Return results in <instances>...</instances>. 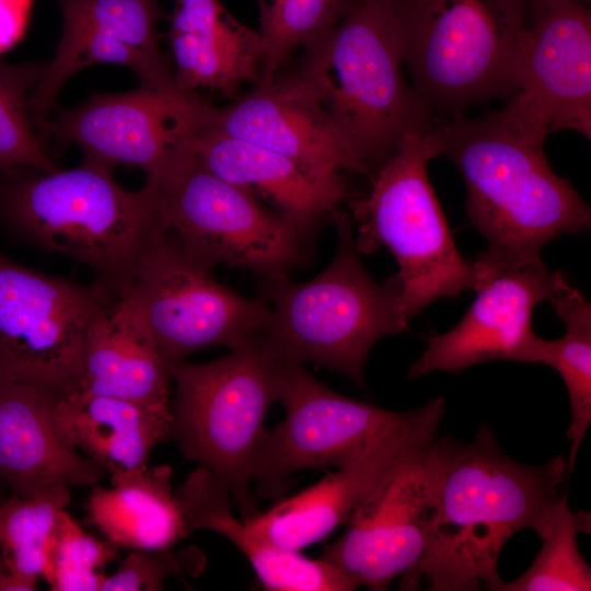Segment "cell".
<instances>
[{"mask_svg":"<svg viewBox=\"0 0 591 591\" xmlns=\"http://www.w3.org/2000/svg\"><path fill=\"white\" fill-rule=\"evenodd\" d=\"M189 532H218L246 557L265 590L351 591L358 580L324 558L312 559L255 534L233 513L225 485L199 465L174 491Z\"/></svg>","mask_w":591,"mask_h":591,"instance_id":"cell-23","label":"cell"},{"mask_svg":"<svg viewBox=\"0 0 591 591\" xmlns=\"http://www.w3.org/2000/svg\"><path fill=\"white\" fill-rule=\"evenodd\" d=\"M97 63L130 68L142 86L175 88L173 77L153 69L138 53L115 38L92 27L63 23L62 35L54 58L28 97V111L37 127L56 105L62 85L79 70Z\"/></svg>","mask_w":591,"mask_h":591,"instance_id":"cell-27","label":"cell"},{"mask_svg":"<svg viewBox=\"0 0 591 591\" xmlns=\"http://www.w3.org/2000/svg\"><path fill=\"white\" fill-rule=\"evenodd\" d=\"M391 0H355L298 68L371 177L434 119L404 74Z\"/></svg>","mask_w":591,"mask_h":591,"instance_id":"cell-5","label":"cell"},{"mask_svg":"<svg viewBox=\"0 0 591 591\" xmlns=\"http://www.w3.org/2000/svg\"><path fill=\"white\" fill-rule=\"evenodd\" d=\"M209 103L177 88L96 93L37 126L42 142L79 146L107 166H137L153 184L206 124Z\"/></svg>","mask_w":591,"mask_h":591,"instance_id":"cell-14","label":"cell"},{"mask_svg":"<svg viewBox=\"0 0 591 591\" xmlns=\"http://www.w3.org/2000/svg\"><path fill=\"white\" fill-rule=\"evenodd\" d=\"M118 548L83 531L67 509L55 523L42 578L53 591H101L100 572L117 558Z\"/></svg>","mask_w":591,"mask_h":591,"instance_id":"cell-33","label":"cell"},{"mask_svg":"<svg viewBox=\"0 0 591 591\" xmlns=\"http://www.w3.org/2000/svg\"><path fill=\"white\" fill-rule=\"evenodd\" d=\"M37 577L5 571L0 580V591H33L37 589Z\"/></svg>","mask_w":591,"mask_h":591,"instance_id":"cell-36","label":"cell"},{"mask_svg":"<svg viewBox=\"0 0 591 591\" xmlns=\"http://www.w3.org/2000/svg\"><path fill=\"white\" fill-rule=\"evenodd\" d=\"M438 155L433 123L406 137L371 177L370 190L349 202L358 252L384 246L398 263L399 306L407 320L440 298L475 290L473 262L457 251L428 177V163Z\"/></svg>","mask_w":591,"mask_h":591,"instance_id":"cell-7","label":"cell"},{"mask_svg":"<svg viewBox=\"0 0 591 591\" xmlns=\"http://www.w3.org/2000/svg\"><path fill=\"white\" fill-rule=\"evenodd\" d=\"M410 85L434 119L509 97L529 0H391Z\"/></svg>","mask_w":591,"mask_h":591,"instance_id":"cell-6","label":"cell"},{"mask_svg":"<svg viewBox=\"0 0 591 591\" xmlns=\"http://www.w3.org/2000/svg\"><path fill=\"white\" fill-rule=\"evenodd\" d=\"M4 572H5V569H4V567L2 566V564L0 561V580H1V577L3 576Z\"/></svg>","mask_w":591,"mask_h":591,"instance_id":"cell-37","label":"cell"},{"mask_svg":"<svg viewBox=\"0 0 591 591\" xmlns=\"http://www.w3.org/2000/svg\"><path fill=\"white\" fill-rule=\"evenodd\" d=\"M393 466L367 494L322 558L373 591L407 577L421 558L433 513L432 439Z\"/></svg>","mask_w":591,"mask_h":591,"instance_id":"cell-15","label":"cell"},{"mask_svg":"<svg viewBox=\"0 0 591 591\" xmlns=\"http://www.w3.org/2000/svg\"><path fill=\"white\" fill-rule=\"evenodd\" d=\"M192 259L170 231L142 254L131 286L166 368L206 348L256 344L269 306L259 294L243 297L219 283Z\"/></svg>","mask_w":591,"mask_h":591,"instance_id":"cell-11","label":"cell"},{"mask_svg":"<svg viewBox=\"0 0 591 591\" xmlns=\"http://www.w3.org/2000/svg\"><path fill=\"white\" fill-rule=\"evenodd\" d=\"M53 418L62 441L111 477L146 467L154 447L171 433L170 409L78 391L57 398Z\"/></svg>","mask_w":591,"mask_h":591,"instance_id":"cell-24","label":"cell"},{"mask_svg":"<svg viewBox=\"0 0 591 591\" xmlns=\"http://www.w3.org/2000/svg\"><path fill=\"white\" fill-rule=\"evenodd\" d=\"M57 398L32 383L0 380V480L14 496L94 485L105 473L60 438L53 418Z\"/></svg>","mask_w":591,"mask_h":591,"instance_id":"cell-19","label":"cell"},{"mask_svg":"<svg viewBox=\"0 0 591 591\" xmlns=\"http://www.w3.org/2000/svg\"><path fill=\"white\" fill-rule=\"evenodd\" d=\"M63 23L92 27L138 53L158 72L173 77L159 49L157 0H57Z\"/></svg>","mask_w":591,"mask_h":591,"instance_id":"cell-32","label":"cell"},{"mask_svg":"<svg viewBox=\"0 0 591 591\" xmlns=\"http://www.w3.org/2000/svg\"><path fill=\"white\" fill-rule=\"evenodd\" d=\"M440 396L405 422L373 442L360 455L337 467L315 485L278 500L245 524L258 536L283 548L301 551L346 525L371 488L418 445L437 434L445 412Z\"/></svg>","mask_w":591,"mask_h":591,"instance_id":"cell-16","label":"cell"},{"mask_svg":"<svg viewBox=\"0 0 591 591\" xmlns=\"http://www.w3.org/2000/svg\"><path fill=\"white\" fill-rule=\"evenodd\" d=\"M557 316L566 324L559 339L537 338L533 363L554 368L561 376L570 403L571 421L567 430L570 450L567 477L572 472L577 454L591 424V304L569 282L549 300Z\"/></svg>","mask_w":591,"mask_h":591,"instance_id":"cell-26","label":"cell"},{"mask_svg":"<svg viewBox=\"0 0 591 591\" xmlns=\"http://www.w3.org/2000/svg\"><path fill=\"white\" fill-rule=\"evenodd\" d=\"M433 513L420 560L405 589L425 581L432 591H497L506 543L522 530L541 538L548 526L567 460L520 463L499 448L486 424L468 443L432 439Z\"/></svg>","mask_w":591,"mask_h":591,"instance_id":"cell-1","label":"cell"},{"mask_svg":"<svg viewBox=\"0 0 591 591\" xmlns=\"http://www.w3.org/2000/svg\"><path fill=\"white\" fill-rule=\"evenodd\" d=\"M332 219L338 244L323 271L304 282L289 275L259 278L269 315L255 345L281 363L322 366L364 389L372 347L408 329L402 283L397 274L376 282L360 260L350 215L338 209Z\"/></svg>","mask_w":591,"mask_h":591,"instance_id":"cell-4","label":"cell"},{"mask_svg":"<svg viewBox=\"0 0 591 591\" xmlns=\"http://www.w3.org/2000/svg\"><path fill=\"white\" fill-rule=\"evenodd\" d=\"M580 1H582L584 3H588V4H590V2H591V0H580Z\"/></svg>","mask_w":591,"mask_h":591,"instance_id":"cell-38","label":"cell"},{"mask_svg":"<svg viewBox=\"0 0 591 591\" xmlns=\"http://www.w3.org/2000/svg\"><path fill=\"white\" fill-rule=\"evenodd\" d=\"M434 130L440 155L464 179L466 215L487 241L473 262L475 291L507 270L542 262V248L556 237L590 229V207L549 166L544 143L498 112L437 119Z\"/></svg>","mask_w":591,"mask_h":591,"instance_id":"cell-2","label":"cell"},{"mask_svg":"<svg viewBox=\"0 0 591 591\" xmlns=\"http://www.w3.org/2000/svg\"><path fill=\"white\" fill-rule=\"evenodd\" d=\"M70 500L68 485L32 498L12 495L0 500V561L5 571L42 577L51 532Z\"/></svg>","mask_w":591,"mask_h":591,"instance_id":"cell-30","label":"cell"},{"mask_svg":"<svg viewBox=\"0 0 591 591\" xmlns=\"http://www.w3.org/2000/svg\"><path fill=\"white\" fill-rule=\"evenodd\" d=\"M167 465L111 477L112 487H95L86 502V522L119 548L155 551L187 537V528L172 488Z\"/></svg>","mask_w":591,"mask_h":591,"instance_id":"cell-25","label":"cell"},{"mask_svg":"<svg viewBox=\"0 0 591 591\" xmlns=\"http://www.w3.org/2000/svg\"><path fill=\"white\" fill-rule=\"evenodd\" d=\"M568 282L563 270L551 271L543 260L494 277L476 290V299L455 327L428 338L407 376L457 372L493 360L533 363L538 338L532 328L533 311Z\"/></svg>","mask_w":591,"mask_h":591,"instance_id":"cell-17","label":"cell"},{"mask_svg":"<svg viewBox=\"0 0 591 591\" xmlns=\"http://www.w3.org/2000/svg\"><path fill=\"white\" fill-rule=\"evenodd\" d=\"M188 144L212 174L304 223L317 224L324 216L332 217L347 198L343 176L315 174L291 158L210 126L199 128Z\"/></svg>","mask_w":591,"mask_h":591,"instance_id":"cell-20","label":"cell"},{"mask_svg":"<svg viewBox=\"0 0 591 591\" xmlns=\"http://www.w3.org/2000/svg\"><path fill=\"white\" fill-rule=\"evenodd\" d=\"M116 292L20 265L0 250V380L77 392L88 328Z\"/></svg>","mask_w":591,"mask_h":591,"instance_id":"cell-10","label":"cell"},{"mask_svg":"<svg viewBox=\"0 0 591 591\" xmlns=\"http://www.w3.org/2000/svg\"><path fill=\"white\" fill-rule=\"evenodd\" d=\"M27 1L28 0H0V28H13L18 32L22 21V9Z\"/></svg>","mask_w":591,"mask_h":591,"instance_id":"cell-35","label":"cell"},{"mask_svg":"<svg viewBox=\"0 0 591 591\" xmlns=\"http://www.w3.org/2000/svg\"><path fill=\"white\" fill-rule=\"evenodd\" d=\"M500 116L544 143L560 130L591 138V9L580 0H529Z\"/></svg>","mask_w":591,"mask_h":591,"instance_id":"cell-12","label":"cell"},{"mask_svg":"<svg viewBox=\"0 0 591 591\" xmlns=\"http://www.w3.org/2000/svg\"><path fill=\"white\" fill-rule=\"evenodd\" d=\"M46 63L8 65L0 61V171L31 167L54 172L51 160L28 111V97Z\"/></svg>","mask_w":591,"mask_h":591,"instance_id":"cell-31","label":"cell"},{"mask_svg":"<svg viewBox=\"0 0 591 591\" xmlns=\"http://www.w3.org/2000/svg\"><path fill=\"white\" fill-rule=\"evenodd\" d=\"M202 567V555L193 547L132 551L113 575L105 576L101 591H158L169 578L196 576Z\"/></svg>","mask_w":591,"mask_h":591,"instance_id":"cell-34","label":"cell"},{"mask_svg":"<svg viewBox=\"0 0 591 591\" xmlns=\"http://www.w3.org/2000/svg\"><path fill=\"white\" fill-rule=\"evenodd\" d=\"M205 125L291 158L322 176L368 175L299 70L257 83L229 105H210Z\"/></svg>","mask_w":591,"mask_h":591,"instance_id":"cell-18","label":"cell"},{"mask_svg":"<svg viewBox=\"0 0 591 591\" xmlns=\"http://www.w3.org/2000/svg\"><path fill=\"white\" fill-rule=\"evenodd\" d=\"M355 0H258L265 60L258 83L274 79L291 55L324 39Z\"/></svg>","mask_w":591,"mask_h":591,"instance_id":"cell-29","label":"cell"},{"mask_svg":"<svg viewBox=\"0 0 591 591\" xmlns=\"http://www.w3.org/2000/svg\"><path fill=\"white\" fill-rule=\"evenodd\" d=\"M283 364L253 345L206 363L167 368L175 384L170 439L225 485L243 521L260 512L253 470L266 415L279 399Z\"/></svg>","mask_w":591,"mask_h":591,"instance_id":"cell-8","label":"cell"},{"mask_svg":"<svg viewBox=\"0 0 591 591\" xmlns=\"http://www.w3.org/2000/svg\"><path fill=\"white\" fill-rule=\"evenodd\" d=\"M278 402L286 416L266 431L253 470L257 496L278 499L292 474L340 467L414 414L346 397L286 363Z\"/></svg>","mask_w":591,"mask_h":591,"instance_id":"cell-13","label":"cell"},{"mask_svg":"<svg viewBox=\"0 0 591 591\" xmlns=\"http://www.w3.org/2000/svg\"><path fill=\"white\" fill-rule=\"evenodd\" d=\"M150 185L160 193L169 230L209 271L222 265L262 278L289 275L312 259L316 224L266 208L204 167L189 144Z\"/></svg>","mask_w":591,"mask_h":591,"instance_id":"cell-9","label":"cell"},{"mask_svg":"<svg viewBox=\"0 0 591 591\" xmlns=\"http://www.w3.org/2000/svg\"><path fill=\"white\" fill-rule=\"evenodd\" d=\"M171 381L131 291L115 296L88 328L78 392L170 409Z\"/></svg>","mask_w":591,"mask_h":591,"instance_id":"cell-21","label":"cell"},{"mask_svg":"<svg viewBox=\"0 0 591 591\" xmlns=\"http://www.w3.org/2000/svg\"><path fill=\"white\" fill-rule=\"evenodd\" d=\"M175 86L232 95L260 81L265 44L258 31L237 21L220 0H175L169 30Z\"/></svg>","mask_w":591,"mask_h":591,"instance_id":"cell-22","label":"cell"},{"mask_svg":"<svg viewBox=\"0 0 591 591\" xmlns=\"http://www.w3.org/2000/svg\"><path fill=\"white\" fill-rule=\"evenodd\" d=\"M591 532V514L571 510L566 497L553 508L542 548L519 578L499 584L497 591H589L591 568L581 556L577 538Z\"/></svg>","mask_w":591,"mask_h":591,"instance_id":"cell-28","label":"cell"},{"mask_svg":"<svg viewBox=\"0 0 591 591\" xmlns=\"http://www.w3.org/2000/svg\"><path fill=\"white\" fill-rule=\"evenodd\" d=\"M112 171L83 158L71 170L2 172L0 224L23 243L89 266L121 293L144 251L169 228L158 188L128 190Z\"/></svg>","mask_w":591,"mask_h":591,"instance_id":"cell-3","label":"cell"}]
</instances>
